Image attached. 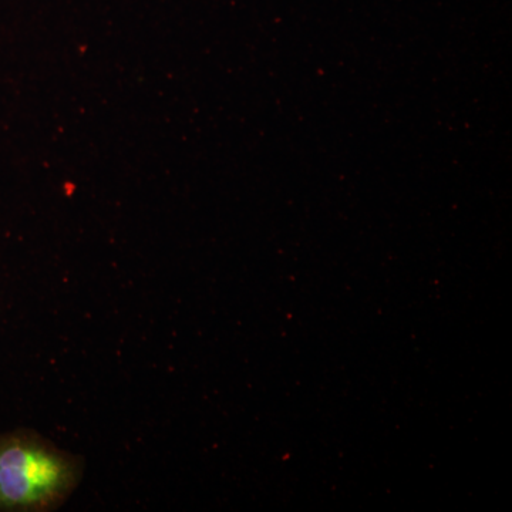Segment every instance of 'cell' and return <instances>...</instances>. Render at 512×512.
I'll use <instances>...</instances> for the list:
<instances>
[{
  "mask_svg": "<svg viewBox=\"0 0 512 512\" xmlns=\"http://www.w3.org/2000/svg\"><path fill=\"white\" fill-rule=\"evenodd\" d=\"M83 457L32 429L0 433V512H47L79 487Z\"/></svg>",
  "mask_w": 512,
  "mask_h": 512,
  "instance_id": "obj_1",
  "label": "cell"
}]
</instances>
